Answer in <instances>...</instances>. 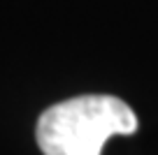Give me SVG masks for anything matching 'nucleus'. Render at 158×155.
I'll return each instance as SVG.
<instances>
[{"label":"nucleus","mask_w":158,"mask_h":155,"mask_svg":"<svg viewBox=\"0 0 158 155\" xmlns=\"http://www.w3.org/2000/svg\"><path fill=\"white\" fill-rule=\"evenodd\" d=\"M137 130L135 111L114 95H79L49 107L37 121V144L44 155H100L116 134Z\"/></svg>","instance_id":"obj_1"}]
</instances>
